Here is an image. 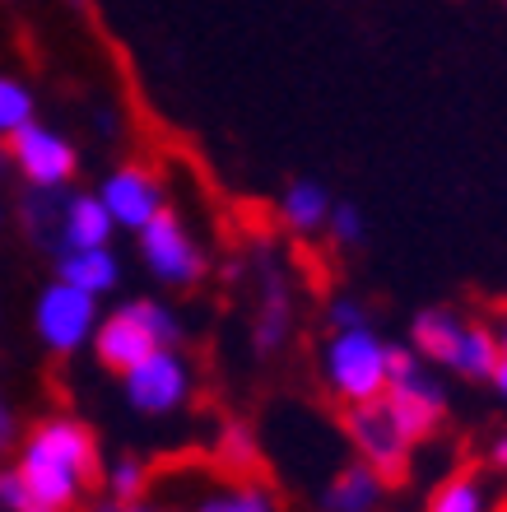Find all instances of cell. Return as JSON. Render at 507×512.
<instances>
[{"mask_svg": "<svg viewBox=\"0 0 507 512\" xmlns=\"http://www.w3.org/2000/svg\"><path fill=\"white\" fill-rule=\"evenodd\" d=\"M14 480L47 512H70L103 480L94 429L75 415H52L33 424L14 461Z\"/></svg>", "mask_w": 507, "mask_h": 512, "instance_id": "6da1fadb", "label": "cell"}, {"mask_svg": "<svg viewBox=\"0 0 507 512\" xmlns=\"http://www.w3.org/2000/svg\"><path fill=\"white\" fill-rule=\"evenodd\" d=\"M424 364H433L442 378L489 382L498 368V331L480 317H466L461 308L433 303L410 317V340H405Z\"/></svg>", "mask_w": 507, "mask_h": 512, "instance_id": "7a4b0ae2", "label": "cell"}, {"mask_svg": "<svg viewBox=\"0 0 507 512\" xmlns=\"http://www.w3.org/2000/svg\"><path fill=\"white\" fill-rule=\"evenodd\" d=\"M187 340V326L177 317L173 303L163 298H126L112 312L98 317V331L89 340L94 359L107 368V373H126L140 359H149L154 350H182Z\"/></svg>", "mask_w": 507, "mask_h": 512, "instance_id": "3957f363", "label": "cell"}, {"mask_svg": "<svg viewBox=\"0 0 507 512\" xmlns=\"http://www.w3.org/2000/svg\"><path fill=\"white\" fill-rule=\"evenodd\" d=\"M391 340L377 336V326L363 331H326L317 345V378L340 405L377 401L387 391Z\"/></svg>", "mask_w": 507, "mask_h": 512, "instance_id": "277c9868", "label": "cell"}, {"mask_svg": "<svg viewBox=\"0 0 507 512\" xmlns=\"http://www.w3.org/2000/svg\"><path fill=\"white\" fill-rule=\"evenodd\" d=\"M382 401L391 405V415H396V424L405 429V438H410L414 447H424L428 438L447 424V415H452V391H447V378H442L433 364H424L405 340L391 345L387 391H382Z\"/></svg>", "mask_w": 507, "mask_h": 512, "instance_id": "5b68a950", "label": "cell"}, {"mask_svg": "<svg viewBox=\"0 0 507 512\" xmlns=\"http://www.w3.org/2000/svg\"><path fill=\"white\" fill-rule=\"evenodd\" d=\"M340 429H345V443L354 447V461L373 466L387 485H401L410 475L419 447L405 438V429L396 424V415H391V405L382 396L363 405H340Z\"/></svg>", "mask_w": 507, "mask_h": 512, "instance_id": "8992f818", "label": "cell"}, {"mask_svg": "<svg viewBox=\"0 0 507 512\" xmlns=\"http://www.w3.org/2000/svg\"><path fill=\"white\" fill-rule=\"evenodd\" d=\"M135 252H140V266L168 289H191L210 270V256L196 243V233L182 224L177 210H159L149 219L145 229L135 233Z\"/></svg>", "mask_w": 507, "mask_h": 512, "instance_id": "52a82bcc", "label": "cell"}, {"mask_svg": "<svg viewBox=\"0 0 507 512\" xmlns=\"http://www.w3.org/2000/svg\"><path fill=\"white\" fill-rule=\"evenodd\" d=\"M98 308L94 294H80L75 284L52 280L33 303V336L42 340V350L56 354V359H70V354L89 350V340L98 331Z\"/></svg>", "mask_w": 507, "mask_h": 512, "instance_id": "ba28073f", "label": "cell"}, {"mask_svg": "<svg viewBox=\"0 0 507 512\" xmlns=\"http://www.w3.org/2000/svg\"><path fill=\"white\" fill-rule=\"evenodd\" d=\"M196 373H191L182 350H154L135 368L121 373V396L131 405V415L140 419H168L191 401Z\"/></svg>", "mask_w": 507, "mask_h": 512, "instance_id": "9c48e42d", "label": "cell"}, {"mask_svg": "<svg viewBox=\"0 0 507 512\" xmlns=\"http://www.w3.org/2000/svg\"><path fill=\"white\" fill-rule=\"evenodd\" d=\"M5 159H10L14 173L24 177V187H33V191H61L80 173L75 140L42 122H28L24 131H14L5 140Z\"/></svg>", "mask_w": 507, "mask_h": 512, "instance_id": "30bf717a", "label": "cell"}, {"mask_svg": "<svg viewBox=\"0 0 507 512\" xmlns=\"http://www.w3.org/2000/svg\"><path fill=\"white\" fill-rule=\"evenodd\" d=\"M298 322V294L289 275L275 261H261V280H256V308H252V354L256 359H275L289 350Z\"/></svg>", "mask_w": 507, "mask_h": 512, "instance_id": "8fae6325", "label": "cell"}, {"mask_svg": "<svg viewBox=\"0 0 507 512\" xmlns=\"http://www.w3.org/2000/svg\"><path fill=\"white\" fill-rule=\"evenodd\" d=\"M98 201L107 205L112 224L126 233H140L159 210H168L159 173L145 168V163H121V168H112V173L98 182Z\"/></svg>", "mask_w": 507, "mask_h": 512, "instance_id": "7c38bea8", "label": "cell"}, {"mask_svg": "<svg viewBox=\"0 0 507 512\" xmlns=\"http://www.w3.org/2000/svg\"><path fill=\"white\" fill-rule=\"evenodd\" d=\"M112 233H117V224L107 215V205L98 201V191H66V196H61V219H56L52 256L112 247Z\"/></svg>", "mask_w": 507, "mask_h": 512, "instance_id": "4fadbf2b", "label": "cell"}, {"mask_svg": "<svg viewBox=\"0 0 507 512\" xmlns=\"http://www.w3.org/2000/svg\"><path fill=\"white\" fill-rule=\"evenodd\" d=\"M387 480L363 466V461H345L340 471L326 480L317 499V512H382L387 508Z\"/></svg>", "mask_w": 507, "mask_h": 512, "instance_id": "5bb4252c", "label": "cell"}, {"mask_svg": "<svg viewBox=\"0 0 507 512\" xmlns=\"http://www.w3.org/2000/svg\"><path fill=\"white\" fill-rule=\"evenodd\" d=\"M280 224L298 238H321L326 224H331V210H335V196L321 177H294L289 187L280 191Z\"/></svg>", "mask_w": 507, "mask_h": 512, "instance_id": "9a60e30c", "label": "cell"}, {"mask_svg": "<svg viewBox=\"0 0 507 512\" xmlns=\"http://www.w3.org/2000/svg\"><path fill=\"white\" fill-rule=\"evenodd\" d=\"M503 485L494 471L484 466H466V471H452L433 494H428L424 512H494V489Z\"/></svg>", "mask_w": 507, "mask_h": 512, "instance_id": "2e32d148", "label": "cell"}, {"mask_svg": "<svg viewBox=\"0 0 507 512\" xmlns=\"http://www.w3.org/2000/svg\"><path fill=\"white\" fill-rule=\"evenodd\" d=\"M52 280L75 284L80 294H94L103 303V294H112L121 284V261L112 247H89V252H61L52 256Z\"/></svg>", "mask_w": 507, "mask_h": 512, "instance_id": "e0dca14e", "label": "cell"}, {"mask_svg": "<svg viewBox=\"0 0 507 512\" xmlns=\"http://www.w3.org/2000/svg\"><path fill=\"white\" fill-rule=\"evenodd\" d=\"M191 512H284L280 494L266 485V480H224V485H210L201 499L191 503Z\"/></svg>", "mask_w": 507, "mask_h": 512, "instance_id": "ac0fdd59", "label": "cell"}, {"mask_svg": "<svg viewBox=\"0 0 507 512\" xmlns=\"http://www.w3.org/2000/svg\"><path fill=\"white\" fill-rule=\"evenodd\" d=\"M28 122H38V98L24 80L0 75V140H10L14 131H24Z\"/></svg>", "mask_w": 507, "mask_h": 512, "instance_id": "d6986e66", "label": "cell"}, {"mask_svg": "<svg viewBox=\"0 0 507 512\" xmlns=\"http://www.w3.org/2000/svg\"><path fill=\"white\" fill-rule=\"evenodd\" d=\"M103 485H107V499H145V489H149V466H145V457H135V452H121V457L103 471Z\"/></svg>", "mask_w": 507, "mask_h": 512, "instance_id": "ffe728a7", "label": "cell"}, {"mask_svg": "<svg viewBox=\"0 0 507 512\" xmlns=\"http://www.w3.org/2000/svg\"><path fill=\"white\" fill-rule=\"evenodd\" d=\"M326 238H331L340 252H359V247L368 243V219H363L359 205H354V201H335L331 224H326Z\"/></svg>", "mask_w": 507, "mask_h": 512, "instance_id": "44dd1931", "label": "cell"}, {"mask_svg": "<svg viewBox=\"0 0 507 512\" xmlns=\"http://www.w3.org/2000/svg\"><path fill=\"white\" fill-rule=\"evenodd\" d=\"M321 326L326 331H363V326H377V322H373V308L359 294H331L326 308H321Z\"/></svg>", "mask_w": 507, "mask_h": 512, "instance_id": "7402d4cb", "label": "cell"}, {"mask_svg": "<svg viewBox=\"0 0 507 512\" xmlns=\"http://www.w3.org/2000/svg\"><path fill=\"white\" fill-rule=\"evenodd\" d=\"M0 508H5V512H47V508H38V503L28 499L24 485L14 480V471L0 475Z\"/></svg>", "mask_w": 507, "mask_h": 512, "instance_id": "603a6c76", "label": "cell"}, {"mask_svg": "<svg viewBox=\"0 0 507 512\" xmlns=\"http://www.w3.org/2000/svg\"><path fill=\"white\" fill-rule=\"evenodd\" d=\"M494 331H498V368H494V378H489V387L507 401V308H503V317H498Z\"/></svg>", "mask_w": 507, "mask_h": 512, "instance_id": "cb8c5ba5", "label": "cell"}, {"mask_svg": "<svg viewBox=\"0 0 507 512\" xmlns=\"http://www.w3.org/2000/svg\"><path fill=\"white\" fill-rule=\"evenodd\" d=\"M484 471H494L498 480H507V429L494 433L489 447H484Z\"/></svg>", "mask_w": 507, "mask_h": 512, "instance_id": "d4e9b609", "label": "cell"}, {"mask_svg": "<svg viewBox=\"0 0 507 512\" xmlns=\"http://www.w3.org/2000/svg\"><path fill=\"white\" fill-rule=\"evenodd\" d=\"M94 512H159V503H149V499H98Z\"/></svg>", "mask_w": 507, "mask_h": 512, "instance_id": "484cf974", "label": "cell"}, {"mask_svg": "<svg viewBox=\"0 0 507 512\" xmlns=\"http://www.w3.org/2000/svg\"><path fill=\"white\" fill-rule=\"evenodd\" d=\"M10 438V410H5V401H0V443Z\"/></svg>", "mask_w": 507, "mask_h": 512, "instance_id": "4316f807", "label": "cell"}, {"mask_svg": "<svg viewBox=\"0 0 507 512\" xmlns=\"http://www.w3.org/2000/svg\"><path fill=\"white\" fill-rule=\"evenodd\" d=\"M159 512H191V508H163V503H159Z\"/></svg>", "mask_w": 507, "mask_h": 512, "instance_id": "83f0119b", "label": "cell"}, {"mask_svg": "<svg viewBox=\"0 0 507 512\" xmlns=\"http://www.w3.org/2000/svg\"><path fill=\"white\" fill-rule=\"evenodd\" d=\"M0 224H5V201H0Z\"/></svg>", "mask_w": 507, "mask_h": 512, "instance_id": "f1b7e54d", "label": "cell"}, {"mask_svg": "<svg viewBox=\"0 0 507 512\" xmlns=\"http://www.w3.org/2000/svg\"><path fill=\"white\" fill-rule=\"evenodd\" d=\"M498 5H503V10H507V0H498Z\"/></svg>", "mask_w": 507, "mask_h": 512, "instance_id": "f546056e", "label": "cell"}]
</instances>
